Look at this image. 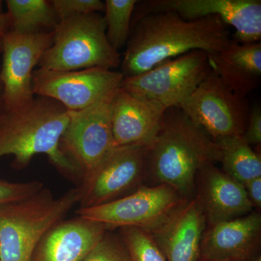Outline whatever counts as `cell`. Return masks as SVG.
<instances>
[{
  "label": "cell",
  "instance_id": "cell-1",
  "mask_svg": "<svg viewBox=\"0 0 261 261\" xmlns=\"http://www.w3.org/2000/svg\"><path fill=\"white\" fill-rule=\"evenodd\" d=\"M133 23L121 60L120 72L124 78L145 73L192 51L214 56L233 42L227 25L215 15L186 20L175 12H158Z\"/></svg>",
  "mask_w": 261,
  "mask_h": 261
},
{
  "label": "cell",
  "instance_id": "cell-2",
  "mask_svg": "<svg viewBox=\"0 0 261 261\" xmlns=\"http://www.w3.org/2000/svg\"><path fill=\"white\" fill-rule=\"evenodd\" d=\"M69 119L64 106L42 96H35L18 109L5 111L0 118V158L13 155L12 167L22 170L34 156L45 154L59 173L80 185L82 171L60 145Z\"/></svg>",
  "mask_w": 261,
  "mask_h": 261
},
{
  "label": "cell",
  "instance_id": "cell-3",
  "mask_svg": "<svg viewBox=\"0 0 261 261\" xmlns=\"http://www.w3.org/2000/svg\"><path fill=\"white\" fill-rule=\"evenodd\" d=\"M216 142L189 119L179 108L164 113L162 124L147 150V176L171 187L185 200L194 197L198 173L219 162Z\"/></svg>",
  "mask_w": 261,
  "mask_h": 261
},
{
  "label": "cell",
  "instance_id": "cell-4",
  "mask_svg": "<svg viewBox=\"0 0 261 261\" xmlns=\"http://www.w3.org/2000/svg\"><path fill=\"white\" fill-rule=\"evenodd\" d=\"M78 187L60 197L42 188L27 198L0 206V261H32L48 230L79 204Z\"/></svg>",
  "mask_w": 261,
  "mask_h": 261
},
{
  "label": "cell",
  "instance_id": "cell-5",
  "mask_svg": "<svg viewBox=\"0 0 261 261\" xmlns=\"http://www.w3.org/2000/svg\"><path fill=\"white\" fill-rule=\"evenodd\" d=\"M121 60L119 51L108 42L104 15L94 13L60 20L53 32V43L38 68L51 71L112 70L121 66Z\"/></svg>",
  "mask_w": 261,
  "mask_h": 261
},
{
  "label": "cell",
  "instance_id": "cell-6",
  "mask_svg": "<svg viewBox=\"0 0 261 261\" xmlns=\"http://www.w3.org/2000/svg\"><path fill=\"white\" fill-rule=\"evenodd\" d=\"M211 70L205 51H192L164 62L145 73L124 78L121 88L163 109L179 108Z\"/></svg>",
  "mask_w": 261,
  "mask_h": 261
},
{
  "label": "cell",
  "instance_id": "cell-7",
  "mask_svg": "<svg viewBox=\"0 0 261 261\" xmlns=\"http://www.w3.org/2000/svg\"><path fill=\"white\" fill-rule=\"evenodd\" d=\"M186 201L168 185H142L121 198L96 207L79 208L75 213L102 225L107 231L132 227L152 233Z\"/></svg>",
  "mask_w": 261,
  "mask_h": 261
},
{
  "label": "cell",
  "instance_id": "cell-8",
  "mask_svg": "<svg viewBox=\"0 0 261 261\" xmlns=\"http://www.w3.org/2000/svg\"><path fill=\"white\" fill-rule=\"evenodd\" d=\"M145 146H116L88 173L78 187L79 208L104 205L124 197L142 186L147 176Z\"/></svg>",
  "mask_w": 261,
  "mask_h": 261
},
{
  "label": "cell",
  "instance_id": "cell-9",
  "mask_svg": "<svg viewBox=\"0 0 261 261\" xmlns=\"http://www.w3.org/2000/svg\"><path fill=\"white\" fill-rule=\"evenodd\" d=\"M179 108L214 142L243 135L250 113L246 98L228 88L212 68Z\"/></svg>",
  "mask_w": 261,
  "mask_h": 261
},
{
  "label": "cell",
  "instance_id": "cell-10",
  "mask_svg": "<svg viewBox=\"0 0 261 261\" xmlns=\"http://www.w3.org/2000/svg\"><path fill=\"white\" fill-rule=\"evenodd\" d=\"M172 11L186 20L219 17L226 25L235 31L239 43L260 42V0H148L136 5L132 21L143 15L158 12Z\"/></svg>",
  "mask_w": 261,
  "mask_h": 261
},
{
  "label": "cell",
  "instance_id": "cell-11",
  "mask_svg": "<svg viewBox=\"0 0 261 261\" xmlns=\"http://www.w3.org/2000/svg\"><path fill=\"white\" fill-rule=\"evenodd\" d=\"M123 79L121 72L103 68L73 71L37 68L33 73L32 88L34 95L50 98L75 112L120 88Z\"/></svg>",
  "mask_w": 261,
  "mask_h": 261
},
{
  "label": "cell",
  "instance_id": "cell-12",
  "mask_svg": "<svg viewBox=\"0 0 261 261\" xmlns=\"http://www.w3.org/2000/svg\"><path fill=\"white\" fill-rule=\"evenodd\" d=\"M116 91L89 107L69 112V122L60 145L80 168L83 176L115 147L111 102Z\"/></svg>",
  "mask_w": 261,
  "mask_h": 261
},
{
  "label": "cell",
  "instance_id": "cell-13",
  "mask_svg": "<svg viewBox=\"0 0 261 261\" xmlns=\"http://www.w3.org/2000/svg\"><path fill=\"white\" fill-rule=\"evenodd\" d=\"M53 43V32L23 34L10 31L3 43L0 80L6 111L32 102L34 68Z\"/></svg>",
  "mask_w": 261,
  "mask_h": 261
},
{
  "label": "cell",
  "instance_id": "cell-14",
  "mask_svg": "<svg viewBox=\"0 0 261 261\" xmlns=\"http://www.w3.org/2000/svg\"><path fill=\"white\" fill-rule=\"evenodd\" d=\"M261 238V215L250 214L211 225L202 236L198 261H248ZM256 257V256H255Z\"/></svg>",
  "mask_w": 261,
  "mask_h": 261
},
{
  "label": "cell",
  "instance_id": "cell-15",
  "mask_svg": "<svg viewBox=\"0 0 261 261\" xmlns=\"http://www.w3.org/2000/svg\"><path fill=\"white\" fill-rule=\"evenodd\" d=\"M166 110L128 94L121 87L113 94L111 118L115 147H149L159 133Z\"/></svg>",
  "mask_w": 261,
  "mask_h": 261
},
{
  "label": "cell",
  "instance_id": "cell-16",
  "mask_svg": "<svg viewBox=\"0 0 261 261\" xmlns=\"http://www.w3.org/2000/svg\"><path fill=\"white\" fill-rule=\"evenodd\" d=\"M206 219L197 195L150 233L166 261H198Z\"/></svg>",
  "mask_w": 261,
  "mask_h": 261
},
{
  "label": "cell",
  "instance_id": "cell-17",
  "mask_svg": "<svg viewBox=\"0 0 261 261\" xmlns=\"http://www.w3.org/2000/svg\"><path fill=\"white\" fill-rule=\"evenodd\" d=\"M106 231L102 225L79 216L63 219L41 239L32 261H82Z\"/></svg>",
  "mask_w": 261,
  "mask_h": 261
},
{
  "label": "cell",
  "instance_id": "cell-18",
  "mask_svg": "<svg viewBox=\"0 0 261 261\" xmlns=\"http://www.w3.org/2000/svg\"><path fill=\"white\" fill-rule=\"evenodd\" d=\"M200 199L206 221L211 225L241 217L253 206L245 186L222 171L209 165L198 173Z\"/></svg>",
  "mask_w": 261,
  "mask_h": 261
},
{
  "label": "cell",
  "instance_id": "cell-19",
  "mask_svg": "<svg viewBox=\"0 0 261 261\" xmlns=\"http://www.w3.org/2000/svg\"><path fill=\"white\" fill-rule=\"evenodd\" d=\"M210 62L211 68L220 80L240 97L246 98L260 86V42H232L224 50L211 56Z\"/></svg>",
  "mask_w": 261,
  "mask_h": 261
},
{
  "label": "cell",
  "instance_id": "cell-20",
  "mask_svg": "<svg viewBox=\"0 0 261 261\" xmlns=\"http://www.w3.org/2000/svg\"><path fill=\"white\" fill-rule=\"evenodd\" d=\"M12 32L32 34L53 32L59 23L50 1L7 0Z\"/></svg>",
  "mask_w": 261,
  "mask_h": 261
},
{
  "label": "cell",
  "instance_id": "cell-21",
  "mask_svg": "<svg viewBox=\"0 0 261 261\" xmlns=\"http://www.w3.org/2000/svg\"><path fill=\"white\" fill-rule=\"evenodd\" d=\"M220 150L222 171L241 185L261 177L260 155L247 143L243 135L233 136L216 142Z\"/></svg>",
  "mask_w": 261,
  "mask_h": 261
},
{
  "label": "cell",
  "instance_id": "cell-22",
  "mask_svg": "<svg viewBox=\"0 0 261 261\" xmlns=\"http://www.w3.org/2000/svg\"><path fill=\"white\" fill-rule=\"evenodd\" d=\"M104 3L106 36L111 47L119 51L129 39L132 17L138 1L106 0Z\"/></svg>",
  "mask_w": 261,
  "mask_h": 261
},
{
  "label": "cell",
  "instance_id": "cell-23",
  "mask_svg": "<svg viewBox=\"0 0 261 261\" xmlns=\"http://www.w3.org/2000/svg\"><path fill=\"white\" fill-rule=\"evenodd\" d=\"M129 261H166L152 235L138 228H120Z\"/></svg>",
  "mask_w": 261,
  "mask_h": 261
},
{
  "label": "cell",
  "instance_id": "cell-24",
  "mask_svg": "<svg viewBox=\"0 0 261 261\" xmlns=\"http://www.w3.org/2000/svg\"><path fill=\"white\" fill-rule=\"evenodd\" d=\"M82 261H129V259L121 236L107 231Z\"/></svg>",
  "mask_w": 261,
  "mask_h": 261
},
{
  "label": "cell",
  "instance_id": "cell-25",
  "mask_svg": "<svg viewBox=\"0 0 261 261\" xmlns=\"http://www.w3.org/2000/svg\"><path fill=\"white\" fill-rule=\"evenodd\" d=\"M58 20L105 11V3L100 0H51Z\"/></svg>",
  "mask_w": 261,
  "mask_h": 261
},
{
  "label": "cell",
  "instance_id": "cell-26",
  "mask_svg": "<svg viewBox=\"0 0 261 261\" xmlns=\"http://www.w3.org/2000/svg\"><path fill=\"white\" fill-rule=\"evenodd\" d=\"M42 182H12L0 178V206L27 198L44 188Z\"/></svg>",
  "mask_w": 261,
  "mask_h": 261
},
{
  "label": "cell",
  "instance_id": "cell-27",
  "mask_svg": "<svg viewBox=\"0 0 261 261\" xmlns=\"http://www.w3.org/2000/svg\"><path fill=\"white\" fill-rule=\"evenodd\" d=\"M250 146H260L261 144V108L254 106L249 113L246 128L243 135Z\"/></svg>",
  "mask_w": 261,
  "mask_h": 261
},
{
  "label": "cell",
  "instance_id": "cell-28",
  "mask_svg": "<svg viewBox=\"0 0 261 261\" xmlns=\"http://www.w3.org/2000/svg\"><path fill=\"white\" fill-rule=\"evenodd\" d=\"M245 190L249 199L253 207L260 208L261 207V177L254 178L247 182L245 185Z\"/></svg>",
  "mask_w": 261,
  "mask_h": 261
},
{
  "label": "cell",
  "instance_id": "cell-29",
  "mask_svg": "<svg viewBox=\"0 0 261 261\" xmlns=\"http://www.w3.org/2000/svg\"><path fill=\"white\" fill-rule=\"evenodd\" d=\"M11 31L9 17L7 13L0 12V53L3 51V43H4L7 34Z\"/></svg>",
  "mask_w": 261,
  "mask_h": 261
},
{
  "label": "cell",
  "instance_id": "cell-30",
  "mask_svg": "<svg viewBox=\"0 0 261 261\" xmlns=\"http://www.w3.org/2000/svg\"><path fill=\"white\" fill-rule=\"evenodd\" d=\"M5 111L6 110H5L4 99H3V84H2L1 80H0V118L5 112Z\"/></svg>",
  "mask_w": 261,
  "mask_h": 261
},
{
  "label": "cell",
  "instance_id": "cell-31",
  "mask_svg": "<svg viewBox=\"0 0 261 261\" xmlns=\"http://www.w3.org/2000/svg\"><path fill=\"white\" fill-rule=\"evenodd\" d=\"M250 261H261V256L260 255H257L256 257H254L253 259Z\"/></svg>",
  "mask_w": 261,
  "mask_h": 261
},
{
  "label": "cell",
  "instance_id": "cell-32",
  "mask_svg": "<svg viewBox=\"0 0 261 261\" xmlns=\"http://www.w3.org/2000/svg\"><path fill=\"white\" fill-rule=\"evenodd\" d=\"M3 11V2L0 1V12Z\"/></svg>",
  "mask_w": 261,
  "mask_h": 261
}]
</instances>
